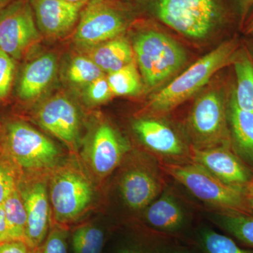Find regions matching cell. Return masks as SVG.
Segmentation results:
<instances>
[{
  "mask_svg": "<svg viewBox=\"0 0 253 253\" xmlns=\"http://www.w3.org/2000/svg\"><path fill=\"white\" fill-rule=\"evenodd\" d=\"M239 45L236 39L219 44L152 96L148 109L156 113L169 112L185 102L206 86L217 71L234 62Z\"/></svg>",
  "mask_w": 253,
  "mask_h": 253,
  "instance_id": "6da1fadb",
  "label": "cell"
},
{
  "mask_svg": "<svg viewBox=\"0 0 253 253\" xmlns=\"http://www.w3.org/2000/svg\"><path fill=\"white\" fill-rule=\"evenodd\" d=\"M162 168L209 207L221 212H251L246 189L223 182L197 163H167Z\"/></svg>",
  "mask_w": 253,
  "mask_h": 253,
  "instance_id": "7a4b0ae2",
  "label": "cell"
},
{
  "mask_svg": "<svg viewBox=\"0 0 253 253\" xmlns=\"http://www.w3.org/2000/svg\"><path fill=\"white\" fill-rule=\"evenodd\" d=\"M132 48L141 77L150 89L168 81L186 62L184 48L161 32H141L134 38Z\"/></svg>",
  "mask_w": 253,
  "mask_h": 253,
  "instance_id": "3957f363",
  "label": "cell"
},
{
  "mask_svg": "<svg viewBox=\"0 0 253 253\" xmlns=\"http://www.w3.org/2000/svg\"><path fill=\"white\" fill-rule=\"evenodd\" d=\"M153 10L168 27L195 40L207 38L224 16L219 0H155Z\"/></svg>",
  "mask_w": 253,
  "mask_h": 253,
  "instance_id": "277c9868",
  "label": "cell"
},
{
  "mask_svg": "<svg viewBox=\"0 0 253 253\" xmlns=\"http://www.w3.org/2000/svg\"><path fill=\"white\" fill-rule=\"evenodd\" d=\"M5 146L14 162L29 170L49 169L59 158V150L54 142L21 121L8 124Z\"/></svg>",
  "mask_w": 253,
  "mask_h": 253,
  "instance_id": "5b68a950",
  "label": "cell"
},
{
  "mask_svg": "<svg viewBox=\"0 0 253 253\" xmlns=\"http://www.w3.org/2000/svg\"><path fill=\"white\" fill-rule=\"evenodd\" d=\"M49 196L56 220L71 222L89 207L94 190L90 181L81 171L75 168L63 167L51 178Z\"/></svg>",
  "mask_w": 253,
  "mask_h": 253,
  "instance_id": "8992f818",
  "label": "cell"
},
{
  "mask_svg": "<svg viewBox=\"0 0 253 253\" xmlns=\"http://www.w3.org/2000/svg\"><path fill=\"white\" fill-rule=\"evenodd\" d=\"M189 126L195 149L229 146L225 106L218 91H208L196 100L190 113Z\"/></svg>",
  "mask_w": 253,
  "mask_h": 253,
  "instance_id": "52a82bcc",
  "label": "cell"
},
{
  "mask_svg": "<svg viewBox=\"0 0 253 253\" xmlns=\"http://www.w3.org/2000/svg\"><path fill=\"white\" fill-rule=\"evenodd\" d=\"M34 13L26 0H16L0 9V49L22 59L40 41Z\"/></svg>",
  "mask_w": 253,
  "mask_h": 253,
  "instance_id": "ba28073f",
  "label": "cell"
},
{
  "mask_svg": "<svg viewBox=\"0 0 253 253\" xmlns=\"http://www.w3.org/2000/svg\"><path fill=\"white\" fill-rule=\"evenodd\" d=\"M126 27L121 11L104 0H92L81 13L74 41L83 47H94L118 38Z\"/></svg>",
  "mask_w": 253,
  "mask_h": 253,
  "instance_id": "9c48e42d",
  "label": "cell"
},
{
  "mask_svg": "<svg viewBox=\"0 0 253 253\" xmlns=\"http://www.w3.org/2000/svg\"><path fill=\"white\" fill-rule=\"evenodd\" d=\"M129 166L118 181L123 203L133 211H144L163 191V181L158 163L144 158Z\"/></svg>",
  "mask_w": 253,
  "mask_h": 253,
  "instance_id": "30bf717a",
  "label": "cell"
},
{
  "mask_svg": "<svg viewBox=\"0 0 253 253\" xmlns=\"http://www.w3.org/2000/svg\"><path fill=\"white\" fill-rule=\"evenodd\" d=\"M192 162L206 168L218 179L229 185L246 189L253 180V171L250 169L229 146L207 149L191 147Z\"/></svg>",
  "mask_w": 253,
  "mask_h": 253,
  "instance_id": "8fae6325",
  "label": "cell"
},
{
  "mask_svg": "<svg viewBox=\"0 0 253 253\" xmlns=\"http://www.w3.org/2000/svg\"><path fill=\"white\" fill-rule=\"evenodd\" d=\"M129 151V145L112 126L103 123L100 125L89 144V163L96 174L109 175L119 166Z\"/></svg>",
  "mask_w": 253,
  "mask_h": 253,
  "instance_id": "7c38bea8",
  "label": "cell"
},
{
  "mask_svg": "<svg viewBox=\"0 0 253 253\" xmlns=\"http://www.w3.org/2000/svg\"><path fill=\"white\" fill-rule=\"evenodd\" d=\"M26 215L25 242L30 248H36L42 242L47 233L49 221V199L44 183L36 181L18 186Z\"/></svg>",
  "mask_w": 253,
  "mask_h": 253,
  "instance_id": "4fadbf2b",
  "label": "cell"
},
{
  "mask_svg": "<svg viewBox=\"0 0 253 253\" xmlns=\"http://www.w3.org/2000/svg\"><path fill=\"white\" fill-rule=\"evenodd\" d=\"M145 223L157 234L176 235L185 230L189 215L184 204L170 189L162 191L144 210Z\"/></svg>",
  "mask_w": 253,
  "mask_h": 253,
  "instance_id": "5bb4252c",
  "label": "cell"
},
{
  "mask_svg": "<svg viewBox=\"0 0 253 253\" xmlns=\"http://www.w3.org/2000/svg\"><path fill=\"white\" fill-rule=\"evenodd\" d=\"M40 124L46 131L68 144L77 139L80 117L77 108L66 96H54L42 106L38 112Z\"/></svg>",
  "mask_w": 253,
  "mask_h": 253,
  "instance_id": "9a60e30c",
  "label": "cell"
},
{
  "mask_svg": "<svg viewBox=\"0 0 253 253\" xmlns=\"http://www.w3.org/2000/svg\"><path fill=\"white\" fill-rule=\"evenodd\" d=\"M132 128L139 139L153 152L168 158H185L187 147L175 131L166 123L154 118H140Z\"/></svg>",
  "mask_w": 253,
  "mask_h": 253,
  "instance_id": "2e32d148",
  "label": "cell"
},
{
  "mask_svg": "<svg viewBox=\"0 0 253 253\" xmlns=\"http://www.w3.org/2000/svg\"><path fill=\"white\" fill-rule=\"evenodd\" d=\"M38 28L46 36L57 38L71 31L78 21L81 6L63 0H32Z\"/></svg>",
  "mask_w": 253,
  "mask_h": 253,
  "instance_id": "e0dca14e",
  "label": "cell"
},
{
  "mask_svg": "<svg viewBox=\"0 0 253 253\" xmlns=\"http://www.w3.org/2000/svg\"><path fill=\"white\" fill-rule=\"evenodd\" d=\"M57 68L56 56L42 55L27 63L18 79L16 93L23 101H31L45 90L54 79Z\"/></svg>",
  "mask_w": 253,
  "mask_h": 253,
  "instance_id": "ac0fdd59",
  "label": "cell"
},
{
  "mask_svg": "<svg viewBox=\"0 0 253 253\" xmlns=\"http://www.w3.org/2000/svg\"><path fill=\"white\" fill-rule=\"evenodd\" d=\"M228 118L236 151L253 167V113L240 109L231 95Z\"/></svg>",
  "mask_w": 253,
  "mask_h": 253,
  "instance_id": "d6986e66",
  "label": "cell"
},
{
  "mask_svg": "<svg viewBox=\"0 0 253 253\" xmlns=\"http://www.w3.org/2000/svg\"><path fill=\"white\" fill-rule=\"evenodd\" d=\"M93 48L90 59L104 72H115L134 61L132 46L124 38L118 37Z\"/></svg>",
  "mask_w": 253,
  "mask_h": 253,
  "instance_id": "ffe728a7",
  "label": "cell"
},
{
  "mask_svg": "<svg viewBox=\"0 0 253 253\" xmlns=\"http://www.w3.org/2000/svg\"><path fill=\"white\" fill-rule=\"evenodd\" d=\"M3 207L6 229L0 239V243L10 241H23L25 242L27 215L18 187L4 201Z\"/></svg>",
  "mask_w": 253,
  "mask_h": 253,
  "instance_id": "44dd1931",
  "label": "cell"
},
{
  "mask_svg": "<svg viewBox=\"0 0 253 253\" xmlns=\"http://www.w3.org/2000/svg\"><path fill=\"white\" fill-rule=\"evenodd\" d=\"M211 219L229 235L253 249V217L249 214L217 211Z\"/></svg>",
  "mask_w": 253,
  "mask_h": 253,
  "instance_id": "7402d4cb",
  "label": "cell"
},
{
  "mask_svg": "<svg viewBox=\"0 0 253 253\" xmlns=\"http://www.w3.org/2000/svg\"><path fill=\"white\" fill-rule=\"evenodd\" d=\"M236 88L232 96L240 109L253 113V63L246 54L234 61Z\"/></svg>",
  "mask_w": 253,
  "mask_h": 253,
  "instance_id": "603a6c76",
  "label": "cell"
},
{
  "mask_svg": "<svg viewBox=\"0 0 253 253\" xmlns=\"http://www.w3.org/2000/svg\"><path fill=\"white\" fill-rule=\"evenodd\" d=\"M134 61L108 75L107 80L113 94L136 96L142 90L141 76Z\"/></svg>",
  "mask_w": 253,
  "mask_h": 253,
  "instance_id": "cb8c5ba5",
  "label": "cell"
},
{
  "mask_svg": "<svg viewBox=\"0 0 253 253\" xmlns=\"http://www.w3.org/2000/svg\"><path fill=\"white\" fill-rule=\"evenodd\" d=\"M197 244L201 253H253L252 250L241 247L229 236L209 228L200 230Z\"/></svg>",
  "mask_w": 253,
  "mask_h": 253,
  "instance_id": "d4e9b609",
  "label": "cell"
},
{
  "mask_svg": "<svg viewBox=\"0 0 253 253\" xmlns=\"http://www.w3.org/2000/svg\"><path fill=\"white\" fill-rule=\"evenodd\" d=\"M104 76V71L89 58L76 56L70 63L67 78L71 83L78 85H88Z\"/></svg>",
  "mask_w": 253,
  "mask_h": 253,
  "instance_id": "484cf974",
  "label": "cell"
},
{
  "mask_svg": "<svg viewBox=\"0 0 253 253\" xmlns=\"http://www.w3.org/2000/svg\"><path fill=\"white\" fill-rule=\"evenodd\" d=\"M75 253H101L104 244V234L93 226L78 228L73 236Z\"/></svg>",
  "mask_w": 253,
  "mask_h": 253,
  "instance_id": "4316f807",
  "label": "cell"
},
{
  "mask_svg": "<svg viewBox=\"0 0 253 253\" xmlns=\"http://www.w3.org/2000/svg\"><path fill=\"white\" fill-rule=\"evenodd\" d=\"M15 60L0 49V100L7 97L14 82Z\"/></svg>",
  "mask_w": 253,
  "mask_h": 253,
  "instance_id": "83f0119b",
  "label": "cell"
},
{
  "mask_svg": "<svg viewBox=\"0 0 253 253\" xmlns=\"http://www.w3.org/2000/svg\"><path fill=\"white\" fill-rule=\"evenodd\" d=\"M86 99L92 104H101L109 100L113 95L107 78H98L86 86Z\"/></svg>",
  "mask_w": 253,
  "mask_h": 253,
  "instance_id": "f1b7e54d",
  "label": "cell"
},
{
  "mask_svg": "<svg viewBox=\"0 0 253 253\" xmlns=\"http://www.w3.org/2000/svg\"><path fill=\"white\" fill-rule=\"evenodd\" d=\"M17 187L13 168L6 163L0 162V205H3Z\"/></svg>",
  "mask_w": 253,
  "mask_h": 253,
  "instance_id": "f546056e",
  "label": "cell"
},
{
  "mask_svg": "<svg viewBox=\"0 0 253 253\" xmlns=\"http://www.w3.org/2000/svg\"><path fill=\"white\" fill-rule=\"evenodd\" d=\"M39 253H68L66 234L61 229H54L46 239Z\"/></svg>",
  "mask_w": 253,
  "mask_h": 253,
  "instance_id": "4dcf8cb0",
  "label": "cell"
},
{
  "mask_svg": "<svg viewBox=\"0 0 253 253\" xmlns=\"http://www.w3.org/2000/svg\"><path fill=\"white\" fill-rule=\"evenodd\" d=\"M172 247L160 241L146 246H128L120 250L118 253H170Z\"/></svg>",
  "mask_w": 253,
  "mask_h": 253,
  "instance_id": "1f68e13d",
  "label": "cell"
},
{
  "mask_svg": "<svg viewBox=\"0 0 253 253\" xmlns=\"http://www.w3.org/2000/svg\"><path fill=\"white\" fill-rule=\"evenodd\" d=\"M29 246L23 241H10L0 243V253H31Z\"/></svg>",
  "mask_w": 253,
  "mask_h": 253,
  "instance_id": "d6a6232c",
  "label": "cell"
},
{
  "mask_svg": "<svg viewBox=\"0 0 253 253\" xmlns=\"http://www.w3.org/2000/svg\"><path fill=\"white\" fill-rule=\"evenodd\" d=\"M239 1L240 14H241V21H244L250 10L253 6V0H238Z\"/></svg>",
  "mask_w": 253,
  "mask_h": 253,
  "instance_id": "836d02e7",
  "label": "cell"
},
{
  "mask_svg": "<svg viewBox=\"0 0 253 253\" xmlns=\"http://www.w3.org/2000/svg\"><path fill=\"white\" fill-rule=\"evenodd\" d=\"M6 229V221H5V212L3 205H0V239L4 234Z\"/></svg>",
  "mask_w": 253,
  "mask_h": 253,
  "instance_id": "e575fe53",
  "label": "cell"
},
{
  "mask_svg": "<svg viewBox=\"0 0 253 253\" xmlns=\"http://www.w3.org/2000/svg\"><path fill=\"white\" fill-rule=\"evenodd\" d=\"M246 194L250 207L251 208V211H253V180L246 187Z\"/></svg>",
  "mask_w": 253,
  "mask_h": 253,
  "instance_id": "d590c367",
  "label": "cell"
},
{
  "mask_svg": "<svg viewBox=\"0 0 253 253\" xmlns=\"http://www.w3.org/2000/svg\"><path fill=\"white\" fill-rule=\"evenodd\" d=\"M63 1H67L71 4L78 5V6H83V5L86 4V3H89L92 0H63Z\"/></svg>",
  "mask_w": 253,
  "mask_h": 253,
  "instance_id": "8d00e7d4",
  "label": "cell"
},
{
  "mask_svg": "<svg viewBox=\"0 0 253 253\" xmlns=\"http://www.w3.org/2000/svg\"><path fill=\"white\" fill-rule=\"evenodd\" d=\"M170 253H191L188 250L180 246H173Z\"/></svg>",
  "mask_w": 253,
  "mask_h": 253,
  "instance_id": "74e56055",
  "label": "cell"
},
{
  "mask_svg": "<svg viewBox=\"0 0 253 253\" xmlns=\"http://www.w3.org/2000/svg\"><path fill=\"white\" fill-rule=\"evenodd\" d=\"M245 33L246 34L250 35L253 34V18L250 21L248 26H246V30H245Z\"/></svg>",
  "mask_w": 253,
  "mask_h": 253,
  "instance_id": "f35d334b",
  "label": "cell"
},
{
  "mask_svg": "<svg viewBox=\"0 0 253 253\" xmlns=\"http://www.w3.org/2000/svg\"><path fill=\"white\" fill-rule=\"evenodd\" d=\"M15 1H16V0H0V9Z\"/></svg>",
  "mask_w": 253,
  "mask_h": 253,
  "instance_id": "ab89813d",
  "label": "cell"
}]
</instances>
